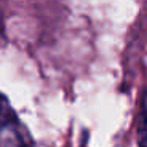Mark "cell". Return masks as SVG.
Masks as SVG:
<instances>
[{
	"label": "cell",
	"mask_w": 147,
	"mask_h": 147,
	"mask_svg": "<svg viewBox=\"0 0 147 147\" xmlns=\"http://www.w3.org/2000/svg\"><path fill=\"white\" fill-rule=\"evenodd\" d=\"M0 147H32L30 134L3 95H0Z\"/></svg>",
	"instance_id": "obj_1"
},
{
	"label": "cell",
	"mask_w": 147,
	"mask_h": 147,
	"mask_svg": "<svg viewBox=\"0 0 147 147\" xmlns=\"http://www.w3.org/2000/svg\"><path fill=\"white\" fill-rule=\"evenodd\" d=\"M138 146L147 147V90L142 95L138 114Z\"/></svg>",
	"instance_id": "obj_2"
}]
</instances>
